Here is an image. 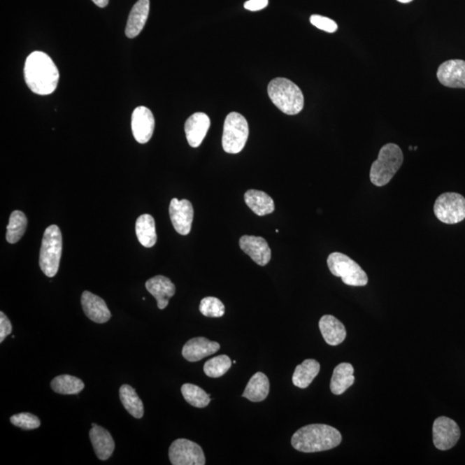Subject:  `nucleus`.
Masks as SVG:
<instances>
[{"label":"nucleus","instance_id":"31","mask_svg":"<svg viewBox=\"0 0 465 465\" xmlns=\"http://www.w3.org/2000/svg\"><path fill=\"white\" fill-rule=\"evenodd\" d=\"M231 366V359L229 356L219 355L204 364L203 371L208 377L218 378L225 375Z\"/></svg>","mask_w":465,"mask_h":465},{"label":"nucleus","instance_id":"18","mask_svg":"<svg viewBox=\"0 0 465 465\" xmlns=\"http://www.w3.org/2000/svg\"><path fill=\"white\" fill-rule=\"evenodd\" d=\"M148 292L157 301L159 310H164L169 303V299L175 295L176 287L169 278L158 275L146 282Z\"/></svg>","mask_w":465,"mask_h":465},{"label":"nucleus","instance_id":"7","mask_svg":"<svg viewBox=\"0 0 465 465\" xmlns=\"http://www.w3.org/2000/svg\"><path fill=\"white\" fill-rule=\"evenodd\" d=\"M249 136L245 118L237 113L227 116L223 126L222 148L228 154H238L243 150Z\"/></svg>","mask_w":465,"mask_h":465},{"label":"nucleus","instance_id":"25","mask_svg":"<svg viewBox=\"0 0 465 465\" xmlns=\"http://www.w3.org/2000/svg\"><path fill=\"white\" fill-rule=\"evenodd\" d=\"M136 233L144 248H152L157 243L155 222L151 215H141L136 220Z\"/></svg>","mask_w":465,"mask_h":465},{"label":"nucleus","instance_id":"34","mask_svg":"<svg viewBox=\"0 0 465 465\" xmlns=\"http://www.w3.org/2000/svg\"><path fill=\"white\" fill-rule=\"evenodd\" d=\"M310 23L316 28L322 29L323 31L334 33L338 29V25L329 17L320 16V15H312L310 17Z\"/></svg>","mask_w":465,"mask_h":465},{"label":"nucleus","instance_id":"33","mask_svg":"<svg viewBox=\"0 0 465 465\" xmlns=\"http://www.w3.org/2000/svg\"><path fill=\"white\" fill-rule=\"evenodd\" d=\"M10 420L14 426L24 430L36 429L41 426L39 418L29 413H20V414L15 415L10 417Z\"/></svg>","mask_w":465,"mask_h":465},{"label":"nucleus","instance_id":"17","mask_svg":"<svg viewBox=\"0 0 465 465\" xmlns=\"http://www.w3.org/2000/svg\"><path fill=\"white\" fill-rule=\"evenodd\" d=\"M220 349L217 342L211 341L206 338H193L184 345L182 355L189 362H196L208 356L214 355Z\"/></svg>","mask_w":465,"mask_h":465},{"label":"nucleus","instance_id":"3","mask_svg":"<svg viewBox=\"0 0 465 465\" xmlns=\"http://www.w3.org/2000/svg\"><path fill=\"white\" fill-rule=\"evenodd\" d=\"M268 95L271 102L285 114L293 116L303 110V92L292 81L285 78H276L268 85Z\"/></svg>","mask_w":465,"mask_h":465},{"label":"nucleus","instance_id":"6","mask_svg":"<svg viewBox=\"0 0 465 465\" xmlns=\"http://www.w3.org/2000/svg\"><path fill=\"white\" fill-rule=\"evenodd\" d=\"M331 273L336 277H340L344 284L350 286H366L368 284V277L366 271L348 255L341 252H333L327 258Z\"/></svg>","mask_w":465,"mask_h":465},{"label":"nucleus","instance_id":"27","mask_svg":"<svg viewBox=\"0 0 465 465\" xmlns=\"http://www.w3.org/2000/svg\"><path fill=\"white\" fill-rule=\"evenodd\" d=\"M119 396L122 405L130 415L136 419H141L144 415L143 401L137 395L135 389L128 385L121 386Z\"/></svg>","mask_w":465,"mask_h":465},{"label":"nucleus","instance_id":"28","mask_svg":"<svg viewBox=\"0 0 465 465\" xmlns=\"http://www.w3.org/2000/svg\"><path fill=\"white\" fill-rule=\"evenodd\" d=\"M51 388L62 395H77L84 389L85 385L80 378L73 375H61L52 380Z\"/></svg>","mask_w":465,"mask_h":465},{"label":"nucleus","instance_id":"19","mask_svg":"<svg viewBox=\"0 0 465 465\" xmlns=\"http://www.w3.org/2000/svg\"><path fill=\"white\" fill-rule=\"evenodd\" d=\"M150 0H138L129 13L125 34L129 38H135L143 31L150 14Z\"/></svg>","mask_w":465,"mask_h":465},{"label":"nucleus","instance_id":"24","mask_svg":"<svg viewBox=\"0 0 465 465\" xmlns=\"http://www.w3.org/2000/svg\"><path fill=\"white\" fill-rule=\"evenodd\" d=\"M269 390V379L262 372H257L249 380L243 396L252 403H259L266 399Z\"/></svg>","mask_w":465,"mask_h":465},{"label":"nucleus","instance_id":"37","mask_svg":"<svg viewBox=\"0 0 465 465\" xmlns=\"http://www.w3.org/2000/svg\"><path fill=\"white\" fill-rule=\"evenodd\" d=\"M92 1L96 6L100 7V8H105L108 6V3H109V0H92Z\"/></svg>","mask_w":465,"mask_h":465},{"label":"nucleus","instance_id":"1","mask_svg":"<svg viewBox=\"0 0 465 465\" xmlns=\"http://www.w3.org/2000/svg\"><path fill=\"white\" fill-rule=\"evenodd\" d=\"M24 79L31 90L38 95H50L55 91L59 79L53 59L43 52L35 51L26 59Z\"/></svg>","mask_w":465,"mask_h":465},{"label":"nucleus","instance_id":"20","mask_svg":"<svg viewBox=\"0 0 465 465\" xmlns=\"http://www.w3.org/2000/svg\"><path fill=\"white\" fill-rule=\"evenodd\" d=\"M319 327L325 341L330 345H340L347 337L343 323L333 315H323L320 320Z\"/></svg>","mask_w":465,"mask_h":465},{"label":"nucleus","instance_id":"36","mask_svg":"<svg viewBox=\"0 0 465 465\" xmlns=\"http://www.w3.org/2000/svg\"><path fill=\"white\" fill-rule=\"evenodd\" d=\"M267 6L268 0H248L245 3L244 7L252 12H257V10L266 8Z\"/></svg>","mask_w":465,"mask_h":465},{"label":"nucleus","instance_id":"12","mask_svg":"<svg viewBox=\"0 0 465 465\" xmlns=\"http://www.w3.org/2000/svg\"><path fill=\"white\" fill-rule=\"evenodd\" d=\"M155 126L154 115L148 108L139 106L133 111L131 127L133 136L137 143L141 144L148 143L154 134Z\"/></svg>","mask_w":465,"mask_h":465},{"label":"nucleus","instance_id":"35","mask_svg":"<svg viewBox=\"0 0 465 465\" xmlns=\"http://www.w3.org/2000/svg\"><path fill=\"white\" fill-rule=\"evenodd\" d=\"M13 326L10 320L3 312H0V342L6 340V338L12 334Z\"/></svg>","mask_w":465,"mask_h":465},{"label":"nucleus","instance_id":"9","mask_svg":"<svg viewBox=\"0 0 465 465\" xmlns=\"http://www.w3.org/2000/svg\"><path fill=\"white\" fill-rule=\"evenodd\" d=\"M169 459L173 465H204L206 457L196 443L178 438L169 448Z\"/></svg>","mask_w":465,"mask_h":465},{"label":"nucleus","instance_id":"38","mask_svg":"<svg viewBox=\"0 0 465 465\" xmlns=\"http://www.w3.org/2000/svg\"><path fill=\"white\" fill-rule=\"evenodd\" d=\"M397 1L403 3H408L412 2L413 0H397Z\"/></svg>","mask_w":465,"mask_h":465},{"label":"nucleus","instance_id":"11","mask_svg":"<svg viewBox=\"0 0 465 465\" xmlns=\"http://www.w3.org/2000/svg\"><path fill=\"white\" fill-rule=\"evenodd\" d=\"M169 214L173 228L182 236L191 232L194 210L189 201L173 199L169 206Z\"/></svg>","mask_w":465,"mask_h":465},{"label":"nucleus","instance_id":"22","mask_svg":"<svg viewBox=\"0 0 465 465\" xmlns=\"http://www.w3.org/2000/svg\"><path fill=\"white\" fill-rule=\"evenodd\" d=\"M355 368L349 363L338 364L334 370L330 382V389L334 395H341L355 384Z\"/></svg>","mask_w":465,"mask_h":465},{"label":"nucleus","instance_id":"16","mask_svg":"<svg viewBox=\"0 0 465 465\" xmlns=\"http://www.w3.org/2000/svg\"><path fill=\"white\" fill-rule=\"evenodd\" d=\"M81 304L84 313L96 323H106L111 317L110 311L101 297L90 292H84L81 296Z\"/></svg>","mask_w":465,"mask_h":465},{"label":"nucleus","instance_id":"15","mask_svg":"<svg viewBox=\"0 0 465 465\" xmlns=\"http://www.w3.org/2000/svg\"><path fill=\"white\" fill-rule=\"evenodd\" d=\"M210 127V117L206 113H196L187 119L185 124L186 139L189 146L199 148Z\"/></svg>","mask_w":465,"mask_h":465},{"label":"nucleus","instance_id":"23","mask_svg":"<svg viewBox=\"0 0 465 465\" xmlns=\"http://www.w3.org/2000/svg\"><path fill=\"white\" fill-rule=\"evenodd\" d=\"M244 198L247 206L259 217L273 213L275 210L273 199L266 192L248 189L245 192Z\"/></svg>","mask_w":465,"mask_h":465},{"label":"nucleus","instance_id":"26","mask_svg":"<svg viewBox=\"0 0 465 465\" xmlns=\"http://www.w3.org/2000/svg\"><path fill=\"white\" fill-rule=\"evenodd\" d=\"M321 366L315 359H306L294 371L292 382L294 385L301 389H306L319 374Z\"/></svg>","mask_w":465,"mask_h":465},{"label":"nucleus","instance_id":"32","mask_svg":"<svg viewBox=\"0 0 465 465\" xmlns=\"http://www.w3.org/2000/svg\"><path fill=\"white\" fill-rule=\"evenodd\" d=\"M199 310L206 317H222L225 314V306L221 300L214 296H208L201 301Z\"/></svg>","mask_w":465,"mask_h":465},{"label":"nucleus","instance_id":"14","mask_svg":"<svg viewBox=\"0 0 465 465\" xmlns=\"http://www.w3.org/2000/svg\"><path fill=\"white\" fill-rule=\"evenodd\" d=\"M240 248L259 266H265L270 262L271 251L267 241L262 237L244 236L241 238Z\"/></svg>","mask_w":465,"mask_h":465},{"label":"nucleus","instance_id":"39","mask_svg":"<svg viewBox=\"0 0 465 465\" xmlns=\"http://www.w3.org/2000/svg\"><path fill=\"white\" fill-rule=\"evenodd\" d=\"M96 424H95V423H92V427H96Z\"/></svg>","mask_w":465,"mask_h":465},{"label":"nucleus","instance_id":"2","mask_svg":"<svg viewBox=\"0 0 465 465\" xmlns=\"http://www.w3.org/2000/svg\"><path fill=\"white\" fill-rule=\"evenodd\" d=\"M342 441L340 431L324 424H312L301 427L293 434L292 445L302 452H319L337 448Z\"/></svg>","mask_w":465,"mask_h":465},{"label":"nucleus","instance_id":"29","mask_svg":"<svg viewBox=\"0 0 465 465\" xmlns=\"http://www.w3.org/2000/svg\"><path fill=\"white\" fill-rule=\"evenodd\" d=\"M27 217L20 210H15L10 215L9 224L7 226L6 240L10 244L17 243L23 237L27 228Z\"/></svg>","mask_w":465,"mask_h":465},{"label":"nucleus","instance_id":"10","mask_svg":"<svg viewBox=\"0 0 465 465\" xmlns=\"http://www.w3.org/2000/svg\"><path fill=\"white\" fill-rule=\"evenodd\" d=\"M460 435L459 427L453 420L441 416L434 420V444L441 451H448L454 448L459 441Z\"/></svg>","mask_w":465,"mask_h":465},{"label":"nucleus","instance_id":"4","mask_svg":"<svg viewBox=\"0 0 465 465\" xmlns=\"http://www.w3.org/2000/svg\"><path fill=\"white\" fill-rule=\"evenodd\" d=\"M403 152L395 143L385 145L379 152L377 161L372 163L370 180L378 187L388 185L403 163Z\"/></svg>","mask_w":465,"mask_h":465},{"label":"nucleus","instance_id":"13","mask_svg":"<svg viewBox=\"0 0 465 465\" xmlns=\"http://www.w3.org/2000/svg\"><path fill=\"white\" fill-rule=\"evenodd\" d=\"M437 78L446 87L465 89V61L450 59L442 63L438 66Z\"/></svg>","mask_w":465,"mask_h":465},{"label":"nucleus","instance_id":"21","mask_svg":"<svg viewBox=\"0 0 465 465\" xmlns=\"http://www.w3.org/2000/svg\"><path fill=\"white\" fill-rule=\"evenodd\" d=\"M90 438L96 457L103 461L109 459L115 450V442L109 431L96 425L90 431Z\"/></svg>","mask_w":465,"mask_h":465},{"label":"nucleus","instance_id":"5","mask_svg":"<svg viewBox=\"0 0 465 465\" xmlns=\"http://www.w3.org/2000/svg\"><path fill=\"white\" fill-rule=\"evenodd\" d=\"M62 252L61 229L57 225H50L44 232L39 258L41 269L47 277L53 278L57 274Z\"/></svg>","mask_w":465,"mask_h":465},{"label":"nucleus","instance_id":"8","mask_svg":"<svg viewBox=\"0 0 465 465\" xmlns=\"http://www.w3.org/2000/svg\"><path fill=\"white\" fill-rule=\"evenodd\" d=\"M436 217L445 224H457L465 219L464 196L456 192H445L435 201Z\"/></svg>","mask_w":465,"mask_h":465},{"label":"nucleus","instance_id":"30","mask_svg":"<svg viewBox=\"0 0 465 465\" xmlns=\"http://www.w3.org/2000/svg\"><path fill=\"white\" fill-rule=\"evenodd\" d=\"M181 392L185 401L195 408H206L211 401L209 394L204 392L200 387L194 385H184L181 387Z\"/></svg>","mask_w":465,"mask_h":465}]
</instances>
